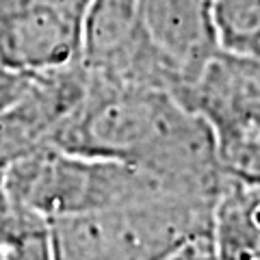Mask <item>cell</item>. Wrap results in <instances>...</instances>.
Masks as SVG:
<instances>
[{
    "label": "cell",
    "instance_id": "1",
    "mask_svg": "<svg viewBox=\"0 0 260 260\" xmlns=\"http://www.w3.org/2000/svg\"><path fill=\"white\" fill-rule=\"evenodd\" d=\"M50 145L126 162L167 191L195 200L215 202L228 178L210 124L165 89L111 85L89 76L85 98L56 126Z\"/></svg>",
    "mask_w": 260,
    "mask_h": 260
},
{
    "label": "cell",
    "instance_id": "2",
    "mask_svg": "<svg viewBox=\"0 0 260 260\" xmlns=\"http://www.w3.org/2000/svg\"><path fill=\"white\" fill-rule=\"evenodd\" d=\"M215 202L160 195L102 213L61 217L50 225L52 260H165L210 237Z\"/></svg>",
    "mask_w": 260,
    "mask_h": 260
},
{
    "label": "cell",
    "instance_id": "3",
    "mask_svg": "<svg viewBox=\"0 0 260 260\" xmlns=\"http://www.w3.org/2000/svg\"><path fill=\"white\" fill-rule=\"evenodd\" d=\"M3 186L11 206L46 221L176 195L133 165L63 152L50 143L15 162Z\"/></svg>",
    "mask_w": 260,
    "mask_h": 260
},
{
    "label": "cell",
    "instance_id": "4",
    "mask_svg": "<svg viewBox=\"0 0 260 260\" xmlns=\"http://www.w3.org/2000/svg\"><path fill=\"white\" fill-rule=\"evenodd\" d=\"M176 98L210 124L228 176L260 180V61L219 52Z\"/></svg>",
    "mask_w": 260,
    "mask_h": 260
},
{
    "label": "cell",
    "instance_id": "5",
    "mask_svg": "<svg viewBox=\"0 0 260 260\" xmlns=\"http://www.w3.org/2000/svg\"><path fill=\"white\" fill-rule=\"evenodd\" d=\"M80 63L111 85L176 89V78L143 28L139 0H89L80 26Z\"/></svg>",
    "mask_w": 260,
    "mask_h": 260
},
{
    "label": "cell",
    "instance_id": "6",
    "mask_svg": "<svg viewBox=\"0 0 260 260\" xmlns=\"http://www.w3.org/2000/svg\"><path fill=\"white\" fill-rule=\"evenodd\" d=\"M80 26L56 0H0V68L37 74L80 61Z\"/></svg>",
    "mask_w": 260,
    "mask_h": 260
},
{
    "label": "cell",
    "instance_id": "7",
    "mask_svg": "<svg viewBox=\"0 0 260 260\" xmlns=\"http://www.w3.org/2000/svg\"><path fill=\"white\" fill-rule=\"evenodd\" d=\"M87 89L89 72L80 61L37 72L28 93L0 115V176L50 143L56 126L78 107Z\"/></svg>",
    "mask_w": 260,
    "mask_h": 260
},
{
    "label": "cell",
    "instance_id": "8",
    "mask_svg": "<svg viewBox=\"0 0 260 260\" xmlns=\"http://www.w3.org/2000/svg\"><path fill=\"white\" fill-rule=\"evenodd\" d=\"M143 28L176 78L174 95L191 87L219 56L210 0H139Z\"/></svg>",
    "mask_w": 260,
    "mask_h": 260
},
{
    "label": "cell",
    "instance_id": "9",
    "mask_svg": "<svg viewBox=\"0 0 260 260\" xmlns=\"http://www.w3.org/2000/svg\"><path fill=\"white\" fill-rule=\"evenodd\" d=\"M210 241L217 260H260V180L225 178Z\"/></svg>",
    "mask_w": 260,
    "mask_h": 260
},
{
    "label": "cell",
    "instance_id": "10",
    "mask_svg": "<svg viewBox=\"0 0 260 260\" xmlns=\"http://www.w3.org/2000/svg\"><path fill=\"white\" fill-rule=\"evenodd\" d=\"M219 50L260 61V0H210Z\"/></svg>",
    "mask_w": 260,
    "mask_h": 260
},
{
    "label": "cell",
    "instance_id": "11",
    "mask_svg": "<svg viewBox=\"0 0 260 260\" xmlns=\"http://www.w3.org/2000/svg\"><path fill=\"white\" fill-rule=\"evenodd\" d=\"M0 260H52L46 219L9 204L0 219Z\"/></svg>",
    "mask_w": 260,
    "mask_h": 260
},
{
    "label": "cell",
    "instance_id": "12",
    "mask_svg": "<svg viewBox=\"0 0 260 260\" xmlns=\"http://www.w3.org/2000/svg\"><path fill=\"white\" fill-rule=\"evenodd\" d=\"M35 74L30 72H15L9 68H0V115L13 109L32 87Z\"/></svg>",
    "mask_w": 260,
    "mask_h": 260
},
{
    "label": "cell",
    "instance_id": "13",
    "mask_svg": "<svg viewBox=\"0 0 260 260\" xmlns=\"http://www.w3.org/2000/svg\"><path fill=\"white\" fill-rule=\"evenodd\" d=\"M165 260H217V258H215L210 237H202V239L186 243L184 247L174 251V254L167 256Z\"/></svg>",
    "mask_w": 260,
    "mask_h": 260
},
{
    "label": "cell",
    "instance_id": "14",
    "mask_svg": "<svg viewBox=\"0 0 260 260\" xmlns=\"http://www.w3.org/2000/svg\"><path fill=\"white\" fill-rule=\"evenodd\" d=\"M9 210V200H7V193H5V186H3V176H0V219L3 215Z\"/></svg>",
    "mask_w": 260,
    "mask_h": 260
}]
</instances>
